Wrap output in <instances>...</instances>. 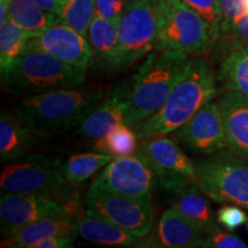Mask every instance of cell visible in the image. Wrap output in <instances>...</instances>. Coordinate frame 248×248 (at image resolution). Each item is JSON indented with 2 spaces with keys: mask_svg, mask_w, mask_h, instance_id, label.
<instances>
[{
  "mask_svg": "<svg viewBox=\"0 0 248 248\" xmlns=\"http://www.w3.org/2000/svg\"><path fill=\"white\" fill-rule=\"evenodd\" d=\"M217 77L202 58L192 60L188 73L175 86L159 110L133 124L139 140L160 137L182 128L217 94Z\"/></svg>",
  "mask_w": 248,
  "mask_h": 248,
  "instance_id": "6da1fadb",
  "label": "cell"
},
{
  "mask_svg": "<svg viewBox=\"0 0 248 248\" xmlns=\"http://www.w3.org/2000/svg\"><path fill=\"white\" fill-rule=\"evenodd\" d=\"M190 54L176 49L155 48L145 58L129 88L125 123L129 125L153 115L188 73Z\"/></svg>",
  "mask_w": 248,
  "mask_h": 248,
  "instance_id": "7a4b0ae2",
  "label": "cell"
},
{
  "mask_svg": "<svg viewBox=\"0 0 248 248\" xmlns=\"http://www.w3.org/2000/svg\"><path fill=\"white\" fill-rule=\"evenodd\" d=\"M101 98V90L74 86L26 95L14 111L37 137H51L76 125Z\"/></svg>",
  "mask_w": 248,
  "mask_h": 248,
  "instance_id": "3957f363",
  "label": "cell"
},
{
  "mask_svg": "<svg viewBox=\"0 0 248 248\" xmlns=\"http://www.w3.org/2000/svg\"><path fill=\"white\" fill-rule=\"evenodd\" d=\"M86 70L79 69L53 55L37 49L24 51L2 80L6 91L31 95L53 90L74 88L85 82Z\"/></svg>",
  "mask_w": 248,
  "mask_h": 248,
  "instance_id": "277c9868",
  "label": "cell"
},
{
  "mask_svg": "<svg viewBox=\"0 0 248 248\" xmlns=\"http://www.w3.org/2000/svg\"><path fill=\"white\" fill-rule=\"evenodd\" d=\"M195 185L209 199L248 209V160L225 148L195 162Z\"/></svg>",
  "mask_w": 248,
  "mask_h": 248,
  "instance_id": "5b68a950",
  "label": "cell"
},
{
  "mask_svg": "<svg viewBox=\"0 0 248 248\" xmlns=\"http://www.w3.org/2000/svg\"><path fill=\"white\" fill-rule=\"evenodd\" d=\"M157 11L159 33L156 47L202 55L213 51L208 23L183 0H170Z\"/></svg>",
  "mask_w": 248,
  "mask_h": 248,
  "instance_id": "8992f818",
  "label": "cell"
},
{
  "mask_svg": "<svg viewBox=\"0 0 248 248\" xmlns=\"http://www.w3.org/2000/svg\"><path fill=\"white\" fill-rule=\"evenodd\" d=\"M119 44L110 67L125 70L133 62L147 57L156 47L159 15L146 0H129L117 23Z\"/></svg>",
  "mask_w": 248,
  "mask_h": 248,
  "instance_id": "52a82bcc",
  "label": "cell"
},
{
  "mask_svg": "<svg viewBox=\"0 0 248 248\" xmlns=\"http://www.w3.org/2000/svg\"><path fill=\"white\" fill-rule=\"evenodd\" d=\"M67 185L69 184L64 178L61 160L42 154L28 155L9 163L0 176L2 193L44 194L58 198Z\"/></svg>",
  "mask_w": 248,
  "mask_h": 248,
  "instance_id": "ba28073f",
  "label": "cell"
},
{
  "mask_svg": "<svg viewBox=\"0 0 248 248\" xmlns=\"http://www.w3.org/2000/svg\"><path fill=\"white\" fill-rule=\"evenodd\" d=\"M85 204V214L105 219L137 238L147 237L153 228L152 200L111 193L91 185Z\"/></svg>",
  "mask_w": 248,
  "mask_h": 248,
  "instance_id": "9c48e42d",
  "label": "cell"
},
{
  "mask_svg": "<svg viewBox=\"0 0 248 248\" xmlns=\"http://www.w3.org/2000/svg\"><path fill=\"white\" fill-rule=\"evenodd\" d=\"M157 184L153 166L141 152L137 151L128 156L114 157L92 185L111 193L151 200Z\"/></svg>",
  "mask_w": 248,
  "mask_h": 248,
  "instance_id": "30bf717a",
  "label": "cell"
},
{
  "mask_svg": "<svg viewBox=\"0 0 248 248\" xmlns=\"http://www.w3.org/2000/svg\"><path fill=\"white\" fill-rule=\"evenodd\" d=\"M138 151L150 161L159 184L166 190L177 192L185 186L195 184V162L173 139L164 136L142 139Z\"/></svg>",
  "mask_w": 248,
  "mask_h": 248,
  "instance_id": "8fae6325",
  "label": "cell"
},
{
  "mask_svg": "<svg viewBox=\"0 0 248 248\" xmlns=\"http://www.w3.org/2000/svg\"><path fill=\"white\" fill-rule=\"evenodd\" d=\"M173 138L192 153L206 156L228 147L224 121L217 101L201 108L187 123L173 132Z\"/></svg>",
  "mask_w": 248,
  "mask_h": 248,
  "instance_id": "7c38bea8",
  "label": "cell"
},
{
  "mask_svg": "<svg viewBox=\"0 0 248 248\" xmlns=\"http://www.w3.org/2000/svg\"><path fill=\"white\" fill-rule=\"evenodd\" d=\"M37 49L53 55L79 69L88 70L94 62L86 37L67 24L59 22L37 36L30 37L26 51Z\"/></svg>",
  "mask_w": 248,
  "mask_h": 248,
  "instance_id": "4fadbf2b",
  "label": "cell"
},
{
  "mask_svg": "<svg viewBox=\"0 0 248 248\" xmlns=\"http://www.w3.org/2000/svg\"><path fill=\"white\" fill-rule=\"evenodd\" d=\"M55 215L73 216L63 201L51 195L2 193L0 199L2 231Z\"/></svg>",
  "mask_w": 248,
  "mask_h": 248,
  "instance_id": "5bb4252c",
  "label": "cell"
},
{
  "mask_svg": "<svg viewBox=\"0 0 248 248\" xmlns=\"http://www.w3.org/2000/svg\"><path fill=\"white\" fill-rule=\"evenodd\" d=\"M207 233L193 222L182 215L177 209H166L153 234L139 241V247L188 248L202 247Z\"/></svg>",
  "mask_w": 248,
  "mask_h": 248,
  "instance_id": "9a60e30c",
  "label": "cell"
},
{
  "mask_svg": "<svg viewBox=\"0 0 248 248\" xmlns=\"http://www.w3.org/2000/svg\"><path fill=\"white\" fill-rule=\"evenodd\" d=\"M128 93L126 83L116 85L104 101H99L97 106L76 124V135L83 138L98 139L120 124L125 123Z\"/></svg>",
  "mask_w": 248,
  "mask_h": 248,
  "instance_id": "2e32d148",
  "label": "cell"
},
{
  "mask_svg": "<svg viewBox=\"0 0 248 248\" xmlns=\"http://www.w3.org/2000/svg\"><path fill=\"white\" fill-rule=\"evenodd\" d=\"M75 218L76 217L70 215H55L44 217L17 228L4 230L1 247L31 248L37 241L52 235H64L76 239L78 233Z\"/></svg>",
  "mask_w": 248,
  "mask_h": 248,
  "instance_id": "e0dca14e",
  "label": "cell"
},
{
  "mask_svg": "<svg viewBox=\"0 0 248 248\" xmlns=\"http://www.w3.org/2000/svg\"><path fill=\"white\" fill-rule=\"evenodd\" d=\"M224 121L228 150L248 160V95L224 91L218 99Z\"/></svg>",
  "mask_w": 248,
  "mask_h": 248,
  "instance_id": "ac0fdd59",
  "label": "cell"
},
{
  "mask_svg": "<svg viewBox=\"0 0 248 248\" xmlns=\"http://www.w3.org/2000/svg\"><path fill=\"white\" fill-rule=\"evenodd\" d=\"M217 84L221 91H235L248 95V45H234L218 49Z\"/></svg>",
  "mask_w": 248,
  "mask_h": 248,
  "instance_id": "d6986e66",
  "label": "cell"
},
{
  "mask_svg": "<svg viewBox=\"0 0 248 248\" xmlns=\"http://www.w3.org/2000/svg\"><path fill=\"white\" fill-rule=\"evenodd\" d=\"M37 136L16 114L5 113L0 117V159L13 162L26 156Z\"/></svg>",
  "mask_w": 248,
  "mask_h": 248,
  "instance_id": "ffe728a7",
  "label": "cell"
},
{
  "mask_svg": "<svg viewBox=\"0 0 248 248\" xmlns=\"http://www.w3.org/2000/svg\"><path fill=\"white\" fill-rule=\"evenodd\" d=\"M175 193L173 208L182 215L202 229L206 233H210L218 228L217 217L213 212L210 201L207 199L208 197L197 185H187Z\"/></svg>",
  "mask_w": 248,
  "mask_h": 248,
  "instance_id": "44dd1931",
  "label": "cell"
},
{
  "mask_svg": "<svg viewBox=\"0 0 248 248\" xmlns=\"http://www.w3.org/2000/svg\"><path fill=\"white\" fill-rule=\"evenodd\" d=\"M75 221L77 233L90 243L111 247H130L138 244L139 238L99 217L79 214Z\"/></svg>",
  "mask_w": 248,
  "mask_h": 248,
  "instance_id": "7402d4cb",
  "label": "cell"
},
{
  "mask_svg": "<svg viewBox=\"0 0 248 248\" xmlns=\"http://www.w3.org/2000/svg\"><path fill=\"white\" fill-rule=\"evenodd\" d=\"M8 20L31 36L39 35L60 22L57 14L44 11L33 0H11Z\"/></svg>",
  "mask_w": 248,
  "mask_h": 248,
  "instance_id": "603a6c76",
  "label": "cell"
},
{
  "mask_svg": "<svg viewBox=\"0 0 248 248\" xmlns=\"http://www.w3.org/2000/svg\"><path fill=\"white\" fill-rule=\"evenodd\" d=\"M86 39L91 46L94 61L110 66L119 44L117 23L95 15L89 28Z\"/></svg>",
  "mask_w": 248,
  "mask_h": 248,
  "instance_id": "cb8c5ba5",
  "label": "cell"
},
{
  "mask_svg": "<svg viewBox=\"0 0 248 248\" xmlns=\"http://www.w3.org/2000/svg\"><path fill=\"white\" fill-rule=\"evenodd\" d=\"M30 33L17 27L11 20L0 24V73L4 80L15 62L24 53Z\"/></svg>",
  "mask_w": 248,
  "mask_h": 248,
  "instance_id": "d4e9b609",
  "label": "cell"
},
{
  "mask_svg": "<svg viewBox=\"0 0 248 248\" xmlns=\"http://www.w3.org/2000/svg\"><path fill=\"white\" fill-rule=\"evenodd\" d=\"M115 156L106 153H82L70 156L63 163V175L67 183L76 186L85 182L102 167H106Z\"/></svg>",
  "mask_w": 248,
  "mask_h": 248,
  "instance_id": "484cf974",
  "label": "cell"
},
{
  "mask_svg": "<svg viewBox=\"0 0 248 248\" xmlns=\"http://www.w3.org/2000/svg\"><path fill=\"white\" fill-rule=\"evenodd\" d=\"M138 136L129 124H120L94 142V148L113 156H128L138 151Z\"/></svg>",
  "mask_w": 248,
  "mask_h": 248,
  "instance_id": "4316f807",
  "label": "cell"
},
{
  "mask_svg": "<svg viewBox=\"0 0 248 248\" xmlns=\"http://www.w3.org/2000/svg\"><path fill=\"white\" fill-rule=\"evenodd\" d=\"M57 15L61 23L88 37L89 28L97 15L95 0H67Z\"/></svg>",
  "mask_w": 248,
  "mask_h": 248,
  "instance_id": "83f0119b",
  "label": "cell"
},
{
  "mask_svg": "<svg viewBox=\"0 0 248 248\" xmlns=\"http://www.w3.org/2000/svg\"><path fill=\"white\" fill-rule=\"evenodd\" d=\"M186 5L193 8L208 23L210 36L213 40V48L218 40L219 26H221V11L219 0H183Z\"/></svg>",
  "mask_w": 248,
  "mask_h": 248,
  "instance_id": "f1b7e54d",
  "label": "cell"
},
{
  "mask_svg": "<svg viewBox=\"0 0 248 248\" xmlns=\"http://www.w3.org/2000/svg\"><path fill=\"white\" fill-rule=\"evenodd\" d=\"M217 222L229 231H234L247 222V213L235 204H223L216 213Z\"/></svg>",
  "mask_w": 248,
  "mask_h": 248,
  "instance_id": "f546056e",
  "label": "cell"
},
{
  "mask_svg": "<svg viewBox=\"0 0 248 248\" xmlns=\"http://www.w3.org/2000/svg\"><path fill=\"white\" fill-rule=\"evenodd\" d=\"M202 247L209 248H246L248 247L243 239L237 235L228 233L217 228L210 233H207Z\"/></svg>",
  "mask_w": 248,
  "mask_h": 248,
  "instance_id": "4dcf8cb0",
  "label": "cell"
},
{
  "mask_svg": "<svg viewBox=\"0 0 248 248\" xmlns=\"http://www.w3.org/2000/svg\"><path fill=\"white\" fill-rule=\"evenodd\" d=\"M126 5V0H95V12L99 16L119 23Z\"/></svg>",
  "mask_w": 248,
  "mask_h": 248,
  "instance_id": "1f68e13d",
  "label": "cell"
},
{
  "mask_svg": "<svg viewBox=\"0 0 248 248\" xmlns=\"http://www.w3.org/2000/svg\"><path fill=\"white\" fill-rule=\"evenodd\" d=\"M73 237H64V235H52L45 239H42L33 244L31 248H71L74 246Z\"/></svg>",
  "mask_w": 248,
  "mask_h": 248,
  "instance_id": "d6a6232c",
  "label": "cell"
},
{
  "mask_svg": "<svg viewBox=\"0 0 248 248\" xmlns=\"http://www.w3.org/2000/svg\"><path fill=\"white\" fill-rule=\"evenodd\" d=\"M33 1L48 13L58 14L62 6L66 4L67 0H33Z\"/></svg>",
  "mask_w": 248,
  "mask_h": 248,
  "instance_id": "836d02e7",
  "label": "cell"
},
{
  "mask_svg": "<svg viewBox=\"0 0 248 248\" xmlns=\"http://www.w3.org/2000/svg\"><path fill=\"white\" fill-rule=\"evenodd\" d=\"M11 0H0V24L8 21Z\"/></svg>",
  "mask_w": 248,
  "mask_h": 248,
  "instance_id": "e575fe53",
  "label": "cell"
},
{
  "mask_svg": "<svg viewBox=\"0 0 248 248\" xmlns=\"http://www.w3.org/2000/svg\"><path fill=\"white\" fill-rule=\"evenodd\" d=\"M148 4L153 6L155 9H159L160 7H162L163 5H166L167 2H169L170 0H146Z\"/></svg>",
  "mask_w": 248,
  "mask_h": 248,
  "instance_id": "d590c367",
  "label": "cell"
},
{
  "mask_svg": "<svg viewBox=\"0 0 248 248\" xmlns=\"http://www.w3.org/2000/svg\"><path fill=\"white\" fill-rule=\"evenodd\" d=\"M247 229H248V222H247Z\"/></svg>",
  "mask_w": 248,
  "mask_h": 248,
  "instance_id": "8d00e7d4",
  "label": "cell"
}]
</instances>
